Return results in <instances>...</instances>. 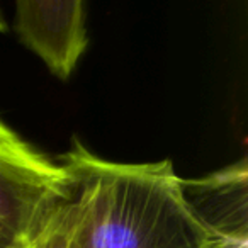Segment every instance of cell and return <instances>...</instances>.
Segmentation results:
<instances>
[{
  "label": "cell",
  "instance_id": "7a4b0ae2",
  "mask_svg": "<svg viewBox=\"0 0 248 248\" xmlns=\"http://www.w3.org/2000/svg\"><path fill=\"white\" fill-rule=\"evenodd\" d=\"M75 199V180L0 119V248L41 240Z\"/></svg>",
  "mask_w": 248,
  "mask_h": 248
},
{
  "label": "cell",
  "instance_id": "277c9868",
  "mask_svg": "<svg viewBox=\"0 0 248 248\" xmlns=\"http://www.w3.org/2000/svg\"><path fill=\"white\" fill-rule=\"evenodd\" d=\"M187 202L213 234L216 248H248L247 158L199 179H182Z\"/></svg>",
  "mask_w": 248,
  "mask_h": 248
},
{
  "label": "cell",
  "instance_id": "52a82bcc",
  "mask_svg": "<svg viewBox=\"0 0 248 248\" xmlns=\"http://www.w3.org/2000/svg\"><path fill=\"white\" fill-rule=\"evenodd\" d=\"M5 21H4V17H2V14H0V31H5Z\"/></svg>",
  "mask_w": 248,
  "mask_h": 248
},
{
  "label": "cell",
  "instance_id": "3957f363",
  "mask_svg": "<svg viewBox=\"0 0 248 248\" xmlns=\"http://www.w3.org/2000/svg\"><path fill=\"white\" fill-rule=\"evenodd\" d=\"M14 31L55 77L66 80L89 46L85 4L80 0H19Z\"/></svg>",
  "mask_w": 248,
  "mask_h": 248
},
{
  "label": "cell",
  "instance_id": "8992f818",
  "mask_svg": "<svg viewBox=\"0 0 248 248\" xmlns=\"http://www.w3.org/2000/svg\"><path fill=\"white\" fill-rule=\"evenodd\" d=\"M65 248H80L77 243V238L73 234V228H72V216H70V230H68V238H66V245Z\"/></svg>",
  "mask_w": 248,
  "mask_h": 248
},
{
  "label": "cell",
  "instance_id": "6da1fadb",
  "mask_svg": "<svg viewBox=\"0 0 248 248\" xmlns=\"http://www.w3.org/2000/svg\"><path fill=\"white\" fill-rule=\"evenodd\" d=\"M58 160L75 180L72 228L80 248H216L172 160L110 162L77 138Z\"/></svg>",
  "mask_w": 248,
  "mask_h": 248
},
{
  "label": "cell",
  "instance_id": "5b68a950",
  "mask_svg": "<svg viewBox=\"0 0 248 248\" xmlns=\"http://www.w3.org/2000/svg\"><path fill=\"white\" fill-rule=\"evenodd\" d=\"M70 216H72V206L49 228L48 233L43 236L38 248H65L66 238H68V230H70Z\"/></svg>",
  "mask_w": 248,
  "mask_h": 248
},
{
  "label": "cell",
  "instance_id": "ba28073f",
  "mask_svg": "<svg viewBox=\"0 0 248 248\" xmlns=\"http://www.w3.org/2000/svg\"><path fill=\"white\" fill-rule=\"evenodd\" d=\"M46 233H48V231H46ZM41 240H43V238H41ZM41 240H39L38 243H34V245H29V247H19V248H38L39 243H41Z\"/></svg>",
  "mask_w": 248,
  "mask_h": 248
}]
</instances>
